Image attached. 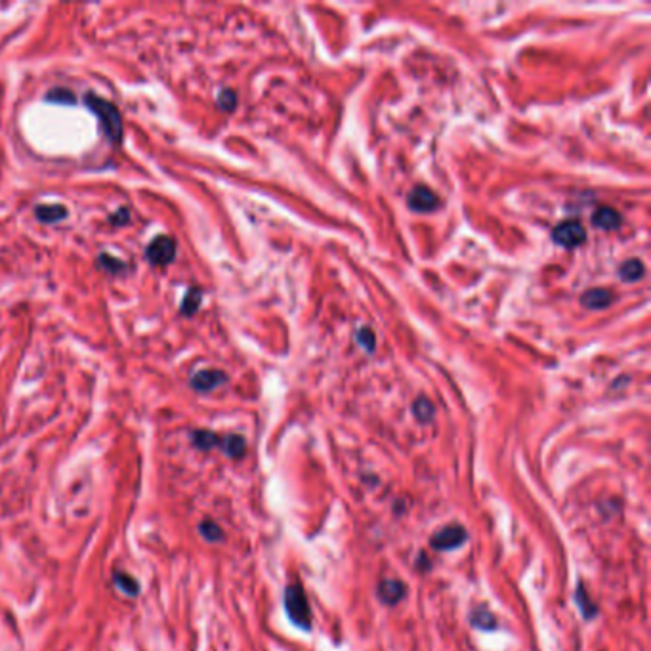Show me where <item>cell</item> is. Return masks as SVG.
<instances>
[{
  "label": "cell",
  "mask_w": 651,
  "mask_h": 651,
  "mask_svg": "<svg viewBox=\"0 0 651 651\" xmlns=\"http://www.w3.org/2000/svg\"><path fill=\"white\" fill-rule=\"evenodd\" d=\"M86 105L95 117L100 118L107 138H111L113 141H118L123 138V121H121V115H118L117 107L113 103L105 102L98 95H86Z\"/></svg>",
  "instance_id": "cell-1"
},
{
  "label": "cell",
  "mask_w": 651,
  "mask_h": 651,
  "mask_svg": "<svg viewBox=\"0 0 651 651\" xmlns=\"http://www.w3.org/2000/svg\"><path fill=\"white\" fill-rule=\"evenodd\" d=\"M285 609L294 625H298L304 630L312 627V611L307 606V598L304 588L300 585H291L285 590Z\"/></svg>",
  "instance_id": "cell-2"
},
{
  "label": "cell",
  "mask_w": 651,
  "mask_h": 651,
  "mask_svg": "<svg viewBox=\"0 0 651 651\" xmlns=\"http://www.w3.org/2000/svg\"><path fill=\"white\" fill-rule=\"evenodd\" d=\"M552 237H554V241H556L558 245H562L564 249H575V247L585 243L586 231L585 227L581 226L579 222L567 220V222H562V224H558V226L554 227Z\"/></svg>",
  "instance_id": "cell-3"
},
{
  "label": "cell",
  "mask_w": 651,
  "mask_h": 651,
  "mask_svg": "<svg viewBox=\"0 0 651 651\" xmlns=\"http://www.w3.org/2000/svg\"><path fill=\"white\" fill-rule=\"evenodd\" d=\"M466 541V531L461 526H447L434 533L432 546L438 550H453L462 546Z\"/></svg>",
  "instance_id": "cell-4"
},
{
  "label": "cell",
  "mask_w": 651,
  "mask_h": 651,
  "mask_svg": "<svg viewBox=\"0 0 651 651\" xmlns=\"http://www.w3.org/2000/svg\"><path fill=\"white\" fill-rule=\"evenodd\" d=\"M176 254L174 241L167 235H159L147 247V258L153 263H169Z\"/></svg>",
  "instance_id": "cell-5"
},
{
  "label": "cell",
  "mask_w": 651,
  "mask_h": 651,
  "mask_svg": "<svg viewBox=\"0 0 651 651\" xmlns=\"http://www.w3.org/2000/svg\"><path fill=\"white\" fill-rule=\"evenodd\" d=\"M409 206L417 213H432L434 208L438 206V197L432 190H428L424 185H418L415 190L411 191L409 195Z\"/></svg>",
  "instance_id": "cell-6"
},
{
  "label": "cell",
  "mask_w": 651,
  "mask_h": 651,
  "mask_svg": "<svg viewBox=\"0 0 651 651\" xmlns=\"http://www.w3.org/2000/svg\"><path fill=\"white\" fill-rule=\"evenodd\" d=\"M224 382H226V374L222 373V371L208 369V371H199L191 378V386L199 390V392H210V390L218 388L220 384H224Z\"/></svg>",
  "instance_id": "cell-7"
},
{
  "label": "cell",
  "mask_w": 651,
  "mask_h": 651,
  "mask_svg": "<svg viewBox=\"0 0 651 651\" xmlns=\"http://www.w3.org/2000/svg\"><path fill=\"white\" fill-rule=\"evenodd\" d=\"M613 300V296L609 293L608 289H590V291H586L583 296H581V304L586 307V309H606V307L611 304Z\"/></svg>",
  "instance_id": "cell-8"
},
{
  "label": "cell",
  "mask_w": 651,
  "mask_h": 651,
  "mask_svg": "<svg viewBox=\"0 0 651 651\" xmlns=\"http://www.w3.org/2000/svg\"><path fill=\"white\" fill-rule=\"evenodd\" d=\"M378 596H381V600L384 604L394 606L405 596V586H403L401 581H395V579L382 581L381 585H378Z\"/></svg>",
  "instance_id": "cell-9"
},
{
  "label": "cell",
  "mask_w": 651,
  "mask_h": 651,
  "mask_svg": "<svg viewBox=\"0 0 651 651\" xmlns=\"http://www.w3.org/2000/svg\"><path fill=\"white\" fill-rule=\"evenodd\" d=\"M594 226H598L600 229H606V231H613L617 227L621 226V214L617 213L615 208H609V206H604V208H598L596 213H594Z\"/></svg>",
  "instance_id": "cell-10"
},
{
  "label": "cell",
  "mask_w": 651,
  "mask_h": 651,
  "mask_svg": "<svg viewBox=\"0 0 651 651\" xmlns=\"http://www.w3.org/2000/svg\"><path fill=\"white\" fill-rule=\"evenodd\" d=\"M644 263L640 262V260H636V258H630V260H627V262L619 268V277H621L625 283H634L638 279L644 277Z\"/></svg>",
  "instance_id": "cell-11"
},
{
  "label": "cell",
  "mask_w": 651,
  "mask_h": 651,
  "mask_svg": "<svg viewBox=\"0 0 651 651\" xmlns=\"http://www.w3.org/2000/svg\"><path fill=\"white\" fill-rule=\"evenodd\" d=\"M35 214L40 222H50L52 224V222H59V220L66 218L67 210L59 205H40L37 206Z\"/></svg>",
  "instance_id": "cell-12"
},
{
  "label": "cell",
  "mask_w": 651,
  "mask_h": 651,
  "mask_svg": "<svg viewBox=\"0 0 651 651\" xmlns=\"http://www.w3.org/2000/svg\"><path fill=\"white\" fill-rule=\"evenodd\" d=\"M220 445H222V449L226 451V454L233 457V459H239V457L245 454V447H247V443H245V439H243L241 436H227L226 439H222V441H220Z\"/></svg>",
  "instance_id": "cell-13"
},
{
  "label": "cell",
  "mask_w": 651,
  "mask_h": 651,
  "mask_svg": "<svg viewBox=\"0 0 651 651\" xmlns=\"http://www.w3.org/2000/svg\"><path fill=\"white\" fill-rule=\"evenodd\" d=\"M472 625L477 627V629L483 630H489L495 629L497 627V621H495V617L487 611L485 608H477L474 613H472Z\"/></svg>",
  "instance_id": "cell-14"
},
{
  "label": "cell",
  "mask_w": 651,
  "mask_h": 651,
  "mask_svg": "<svg viewBox=\"0 0 651 651\" xmlns=\"http://www.w3.org/2000/svg\"><path fill=\"white\" fill-rule=\"evenodd\" d=\"M115 585L118 586V590H123V592L128 594V596H136V594L139 592L138 583H136L132 577H128L126 573H118V575H115Z\"/></svg>",
  "instance_id": "cell-15"
},
{
  "label": "cell",
  "mask_w": 651,
  "mask_h": 651,
  "mask_svg": "<svg viewBox=\"0 0 651 651\" xmlns=\"http://www.w3.org/2000/svg\"><path fill=\"white\" fill-rule=\"evenodd\" d=\"M193 441H195V445L201 447V449H213V447L220 445L222 439L213 432H195L193 434Z\"/></svg>",
  "instance_id": "cell-16"
},
{
  "label": "cell",
  "mask_w": 651,
  "mask_h": 651,
  "mask_svg": "<svg viewBox=\"0 0 651 651\" xmlns=\"http://www.w3.org/2000/svg\"><path fill=\"white\" fill-rule=\"evenodd\" d=\"M199 531H201V535H203V537H205L208 542H216V541H220L222 537H224L222 529H220V527L210 520L203 521V523L199 526Z\"/></svg>",
  "instance_id": "cell-17"
},
{
  "label": "cell",
  "mask_w": 651,
  "mask_h": 651,
  "mask_svg": "<svg viewBox=\"0 0 651 651\" xmlns=\"http://www.w3.org/2000/svg\"><path fill=\"white\" fill-rule=\"evenodd\" d=\"M415 415H417L418 420H424V422L432 420L434 405L428 401L426 397H420V399H417V403H415Z\"/></svg>",
  "instance_id": "cell-18"
},
{
  "label": "cell",
  "mask_w": 651,
  "mask_h": 651,
  "mask_svg": "<svg viewBox=\"0 0 651 651\" xmlns=\"http://www.w3.org/2000/svg\"><path fill=\"white\" fill-rule=\"evenodd\" d=\"M199 306H201V293H199L197 289H193V291H190V293L185 294V298H183L182 312L187 315L195 314Z\"/></svg>",
  "instance_id": "cell-19"
},
{
  "label": "cell",
  "mask_w": 651,
  "mask_h": 651,
  "mask_svg": "<svg viewBox=\"0 0 651 651\" xmlns=\"http://www.w3.org/2000/svg\"><path fill=\"white\" fill-rule=\"evenodd\" d=\"M575 600H577V604H579V606H581V609H583V613H585L586 619H590V617H594V615H596V608H594V606H592V602H590V598L586 596V592H585V588H583V585L579 586V590H577V596H575Z\"/></svg>",
  "instance_id": "cell-20"
},
{
  "label": "cell",
  "mask_w": 651,
  "mask_h": 651,
  "mask_svg": "<svg viewBox=\"0 0 651 651\" xmlns=\"http://www.w3.org/2000/svg\"><path fill=\"white\" fill-rule=\"evenodd\" d=\"M50 102H59V103H75V95L69 92V90H61V88H56V90H52L50 94L46 95Z\"/></svg>",
  "instance_id": "cell-21"
},
{
  "label": "cell",
  "mask_w": 651,
  "mask_h": 651,
  "mask_svg": "<svg viewBox=\"0 0 651 651\" xmlns=\"http://www.w3.org/2000/svg\"><path fill=\"white\" fill-rule=\"evenodd\" d=\"M358 342L363 346L367 351H373L374 350V337H373V332H371V329H361V330H359V332H358Z\"/></svg>",
  "instance_id": "cell-22"
},
{
  "label": "cell",
  "mask_w": 651,
  "mask_h": 651,
  "mask_svg": "<svg viewBox=\"0 0 651 651\" xmlns=\"http://www.w3.org/2000/svg\"><path fill=\"white\" fill-rule=\"evenodd\" d=\"M218 103H220V107H222V109H227V111L233 109V107H235V94L231 92V90H224V92H222V95H220Z\"/></svg>",
  "instance_id": "cell-23"
},
{
  "label": "cell",
  "mask_w": 651,
  "mask_h": 651,
  "mask_svg": "<svg viewBox=\"0 0 651 651\" xmlns=\"http://www.w3.org/2000/svg\"><path fill=\"white\" fill-rule=\"evenodd\" d=\"M117 214H118V216H113V220H111L113 224H125V222H128V210L121 208Z\"/></svg>",
  "instance_id": "cell-24"
},
{
  "label": "cell",
  "mask_w": 651,
  "mask_h": 651,
  "mask_svg": "<svg viewBox=\"0 0 651 651\" xmlns=\"http://www.w3.org/2000/svg\"><path fill=\"white\" fill-rule=\"evenodd\" d=\"M113 260H115V258H107V256H102V263L103 266H107V268H115V270H121V268H123V263L121 262H113Z\"/></svg>",
  "instance_id": "cell-25"
}]
</instances>
